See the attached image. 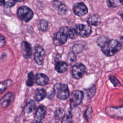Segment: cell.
Segmentation results:
<instances>
[{
  "instance_id": "6da1fadb",
  "label": "cell",
  "mask_w": 123,
  "mask_h": 123,
  "mask_svg": "<svg viewBox=\"0 0 123 123\" xmlns=\"http://www.w3.org/2000/svg\"><path fill=\"white\" fill-rule=\"evenodd\" d=\"M122 44L117 40L108 39L100 47L102 52L107 56H111L121 49Z\"/></svg>"
},
{
  "instance_id": "7a4b0ae2",
  "label": "cell",
  "mask_w": 123,
  "mask_h": 123,
  "mask_svg": "<svg viewBox=\"0 0 123 123\" xmlns=\"http://www.w3.org/2000/svg\"><path fill=\"white\" fill-rule=\"evenodd\" d=\"M53 90L54 93L56 94L57 98L60 99L64 100L69 97V89L68 86L65 84H56L54 86Z\"/></svg>"
},
{
  "instance_id": "3957f363",
  "label": "cell",
  "mask_w": 123,
  "mask_h": 123,
  "mask_svg": "<svg viewBox=\"0 0 123 123\" xmlns=\"http://www.w3.org/2000/svg\"><path fill=\"white\" fill-rule=\"evenodd\" d=\"M17 14L20 20L25 22L30 21L34 15L32 10L26 6L20 7L17 10Z\"/></svg>"
},
{
  "instance_id": "277c9868",
  "label": "cell",
  "mask_w": 123,
  "mask_h": 123,
  "mask_svg": "<svg viewBox=\"0 0 123 123\" xmlns=\"http://www.w3.org/2000/svg\"><path fill=\"white\" fill-rule=\"evenodd\" d=\"M84 98V93L79 90L74 91L70 96V107L74 108L79 105L82 102Z\"/></svg>"
},
{
  "instance_id": "5b68a950",
  "label": "cell",
  "mask_w": 123,
  "mask_h": 123,
  "mask_svg": "<svg viewBox=\"0 0 123 123\" xmlns=\"http://www.w3.org/2000/svg\"><path fill=\"white\" fill-rule=\"evenodd\" d=\"M86 72V66L81 63L75 64L72 68L71 74L73 78L79 79L82 78Z\"/></svg>"
},
{
  "instance_id": "8992f818",
  "label": "cell",
  "mask_w": 123,
  "mask_h": 123,
  "mask_svg": "<svg viewBox=\"0 0 123 123\" xmlns=\"http://www.w3.org/2000/svg\"><path fill=\"white\" fill-rule=\"evenodd\" d=\"M34 49V61L37 65H41L43 64L45 59V50L43 48L39 45H36L35 46Z\"/></svg>"
},
{
  "instance_id": "52a82bcc",
  "label": "cell",
  "mask_w": 123,
  "mask_h": 123,
  "mask_svg": "<svg viewBox=\"0 0 123 123\" xmlns=\"http://www.w3.org/2000/svg\"><path fill=\"white\" fill-rule=\"evenodd\" d=\"M74 29L77 35L83 37H88L92 33L91 27L88 25L78 24L76 25Z\"/></svg>"
},
{
  "instance_id": "ba28073f",
  "label": "cell",
  "mask_w": 123,
  "mask_h": 123,
  "mask_svg": "<svg viewBox=\"0 0 123 123\" xmlns=\"http://www.w3.org/2000/svg\"><path fill=\"white\" fill-rule=\"evenodd\" d=\"M74 13L79 17L86 15L88 12V9L86 5L83 2H77L75 3L73 8Z\"/></svg>"
},
{
  "instance_id": "9c48e42d",
  "label": "cell",
  "mask_w": 123,
  "mask_h": 123,
  "mask_svg": "<svg viewBox=\"0 0 123 123\" xmlns=\"http://www.w3.org/2000/svg\"><path fill=\"white\" fill-rule=\"evenodd\" d=\"M106 112L108 115L114 118L123 117V107H108L106 109Z\"/></svg>"
},
{
  "instance_id": "30bf717a",
  "label": "cell",
  "mask_w": 123,
  "mask_h": 123,
  "mask_svg": "<svg viewBox=\"0 0 123 123\" xmlns=\"http://www.w3.org/2000/svg\"><path fill=\"white\" fill-rule=\"evenodd\" d=\"M67 37L63 33L58 32L53 34L52 39L53 43L57 46L64 44L67 40Z\"/></svg>"
},
{
  "instance_id": "8fae6325",
  "label": "cell",
  "mask_w": 123,
  "mask_h": 123,
  "mask_svg": "<svg viewBox=\"0 0 123 123\" xmlns=\"http://www.w3.org/2000/svg\"><path fill=\"white\" fill-rule=\"evenodd\" d=\"M22 53L25 59H30L32 55L31 45L26 41H23L21 45Z\"/></svg>"
},
{
  "instance_id": "7c38bea8",
  "label": "cell",
  "mask_w": 123,
  "mask_h": 123,
  "mask_svg": "<svg viewBox=\"0 0 123 123\" xmlns=\"http://www.w3.org/2000/svg\"><path fill=\"white\" fill-rule=\"evenodd\" d=\"M63 34H64L67 38H69L70 39H74L77 37V34L74 28L68 26H64L62 27L59 31Z\"/></svg>"
},
{
  "instance_id": "4fadbf2b",
  "label": "cell",
  "mask_w": 123,
  "mask_h": 123,
  "mask_svg": "<svg viewBox=\"0 0 123 123\" xmlns=\"http://www.w3.org/2000/svg\"><path fill=\"white\" fill-rule=\"evenodd\" d=\"M53 7L60 15H65L67 12L66 6L59 0H54L53 1Z\"/></svg>"
},
{
  "instance_id": "5bb4252c",
  "label": "cell",
  "mask_w": 123,
  "mask_h": 123,
  "mask_svg": "<svg viewBox=\"0 0 123 123\" xmlns=\"http://www.w3.org/2000/svg\"><path fill=\"white\" fill-rule=\"evenodd\" d=\"M13 98V95L12 92L6 93L0 99V106L2 108L8 107L11 103Z\"/></svg>"
},
{
  "instance_id": "9a60e30c",
  "label": "cell",
  "mask_w": 123,
  "mask_h": 123,
  "mask_svg": "<svg viewBox=\"0 0 123 123\" xmlns=\"http://www.w3.org/2000/svg\"><path fill=\"white\" fill-rule=\"evenodd\" d=\"M35 83L39 86H45L49 82V77L42 73H37L35 77Z\"/></svg>"
},
{
  "instance_id": "2e32d148",
  "label": "cell",
  "mask_w": 123,
  "mask_h": 123,
  "mask_svg": "<svg viewBox=\"0 0 123 123\" xmlns=\"http://www.w3.org/2000/svg\"><path fill=\"white\" fill-rule=\"evenodd\" d=\"M46 114V108L43 105H40L37 108L35 114V120L41 121Z\"/></svg>"
},
{
  "instance_id": "e0dca14e",
  "label": "cell",
  "mask_w": 123,
  "mask_h": 123,
  "mask_svg": "<svg viewBox=\"0 0 123 123\" xmlns=\"http://www.w3.org/2000/svg\"><path fill=\"white\" fill-rule=\"evenodd\" d=\"M68 68V64L65 62L58 61L55 64V70L59 73L65 72Z\"/></svg>"
},
{
  "instance_id": "ac0fdd59",
  "label": "cell",
  "mask_w": 123,
  "mask_h": 123,
  "mask_svg": "<svg viewBox=\"0 0 123 123\" xmlns=\"http://www.w3.org/2000/svg\"><path fill=\"white\" fill-rule=\"evenodd\" d=\"M46 91L43 88H37L34 94V98L37 101H41L46 97Z\"/></svg>"
},
{
  "instance_id": "d6986e66",
  "label": "cell",
  "mask_w": 123,
  "mask_h": 123,
  "mask_svg": "<svg viewBox=\"0 0 123 123\" xmlns=\"http://www.w3.org/2000/svg\"><path fill=\"white\" fill-rule=\"evenodd\" d=\"M87 23L90 25L98 26L101 23V18L98 14L93 15L87 19Z\"/></svg>"
},
{
  "instance_id": "ffe728a7",
  "label": "cell",
  "mask_w": 123,
  "mask_h": 123,
  "mask_svg": "<svg viewBox=\"0 0 123 123\" xmlns=\"http://www.w3.org/2000/svg\"><path fill=\"white\" fill-rule=\"evenodd\" d=\"M36 108V104L34 100L30 99L27 102L25 107L24 111L26 113H30L35 110Z\"/></svg>"
},
{
  "instance_id": "44dd1931",
  "label": "cell",
  "mask_w": 123,
  "mask_h": 123,
  "mask_svg": "<svg viewBox=\"0 0 123 123\" xmlns=\"http://www.w3.org/2000/svg\"><path fill=\"white\" fill-rule=\"evenodd\" d=\"M12 83V80L10 79L2 82H0V95L10 87Z\"/></svg>"
},
{
  "instance_id": "7402d4cb",
  "label": "cell",
  "mask_w": 123,
  "mask_h": 123,
  "mask_svg": "<svg viewBox=\"0 0 123 123\" xmlns=\"http://www.w3.org/2000/svg\"><path fill=\"white\" fill-rule=\"evenodd\" d=\"M72 118L73 115L71 111H68L62 117V123H72Z\"/></svg>"
},
{
  "instance_id": "603a6c76",
  "label": "cell",
  "mask_w": 123,
  "mask_h": 123,
  "mask_svg": "<svg viewBox=\"0 0 123 123\" xmlns=\"http://www.w3.org/2000/svg\"><path fill=\"white\" fill-rule=\"evenodd\" d=\"M49 24L48 21L44 19H41L39 21V23L38 25V29L41 31H46L48 28Z\"/></svg>"
},
{
  "instance_id": "cb8c5ba5",
  "label": "cell",
  "mask_w": 123,
  "mask_h": 123,
  "mask_svg": "<svg viewBox=\"0 0 123 123\" xmlns=\"http://www.w3.org/2000/svg\"><path fill=\"white\" fill-rule=\"evenodd\" d=\"M15 4V2L14 0H0V5L5 7H12Z\"/></svg>"
},
{
  "instance_id": "d4e9b609",
  "label": "cell",
  "mask_w": 123,
  "mask_h": 123,
  "mask_svg": "<svg viewBox=\"0 0 123 123\" xmlns=\"http://www.w3.org/2000/svg\"><path fill=\"white\" fill-rule=\"evenodd\" d=\"M107 4L109 8H115L122 4L120 0H107Z\"/></svg>"
},
{
  "instance_id": "484cf974",
  "label": "cell",
  "mask_w": 123,
  "mask_h": 123,
  "mask_svg": "<svg viewBox=\"0 0 123 123\" xmlns=\"http://www.w3.org/2000/svg\"><path fill=\"white\" fill-rule=\"evenodd\" d=\"M35 81V75L33 72H30L28 74L27 79L26 81V85L28 86H32Z\"/></svg>"
},
{
  "instance_id": "4316f807",
  "label": "cell",
  "mask_w": 123,
  "mask_h": 123,
  "mask_svg": "<svg viewBox=\"0 0 123 123\" xmlns=\"http://www.w3.org/2000/svg\"><path fill=\"white\" fill-rule=\"evenodd\" d=\"M84 47L81 44H76L73 46V51L74 53H80L84 50Z\"/></svg>"
},
{
  "instance_id": "83f0119b",
  "label": "cell",
  "mask_w": 123,
  "mask_h": 123,
  "mask_svg": "<svg viewBox=\"0 0 123 123\" xmlns=\"http://www.w3.org/2000/svg\"><path fill=\"white\" fill-rule=\"evenodd\" d=\"M76 60V57L75 55V54L73 52H70L68 54L67 61V64H73L74 63Z\"/></svg>"
},
{
  "instance_id": "f1b7e54d",
  "label": "cell",
  "mask_w": 123,
  "mask_h": 123,
  "mask_svg": "<svg viewBox=\"0 0 123 123\" xmlns=\"http://www.w3.org/2000/svg\"><path fill=\"white\" fill-rule=\"evenodd\" d=\"M109 39V38L105 36H101L98 37L97 40H96V43L98 46L99 47H101L106 42V41Z\"/></svg>"
},
{
  "instance_id": "f546056e",
  "label": "cell",
  "mask_w": 123,
  "mask_h": 123,
  "mask_svg": "<svg viewBox=\"0 0 123 123\" xmlns=\"http://www.w3.org/2000/svg\"><path fill=\"white\" fill-rule=\"evenodd\" d=\"M110 80H111V82L112 83L113 86H121L122 85L120 81L117 79V78L113 75H111L109 77Z\"/></svg>"
},
{
  "instance_id": "4dcf8cb0",
  "label": "cell",
  "mask_w": 123,
  "mask_h": 123,
  "mask_svg": "<svg viewBox=\"0 0 123 123\" xmlns=\"http://www.w3.org/2000/svg\"><path fill=\"white\" fill-rule=\"evenodd\" d=\"M95 91H96V87H95L94 86H93L91 87L90 88H88L87 90L86 94L87 96L90 98L93 97L95 93Z\"/></svg>"
},
{
  "instance_id": "1f68e13d",
  "label": "cell",
  "mask_w": 123,
  "mask_h": 123,
  "mask_svg": "<svg viewBox=\"0 0 123 123\" xmlns=\"http://www.w3.org/2000/svg\"><path fill=\"white\" fill-rule=\"evenodd\" d=\"M92 113V109L91 107H88L85 112V117L86 120H88L91 117Z\"/></svg>"
},
{
  "instance_id": "d6a6232c",
  "label": "cell",
  "mask_w": 123,
  "mask_h": 123,
  "mask_svg": "<svg viewBox=\"0 0 123 123\" xmlns=\"http://www.w3.org/2000/svg\"><path fill=\"white\" fill-rule=\"evenodd\" d=\"M62 110L61 108H58L56 110L55 112V118L56 119H59L61 118L62 115Z\"/></svg>"
},
{
  "instance_id": "836d02e7",
  "label": "cell",
  "mask_w": 123,
  "mask_h": 123,
  "mask_svg": "<svg viewBox=\"0 0 123 123\" xmlns=\"http://www.w3.org/2000/svg\"><path fill=\"white\" fill-rule=\"evenodd\" d=\"M5 44V39L3 36L0 34V48L3 47Z\"/></svg>"
},
{
  "instance_id": "e575fe53",
  "label": "cell",
  "mask_w": 123,
  "mask_h": 123,
  "mask_svg": "<svg viewBox=\"0 0 123 123\" xmlns=\"http://www.w3.org/2000/svg\"><path fill=\"white\" fill-rule=\"evenodd\" d=\"M32 123H42V122L41 121H37V120H35Z\"/></svg>"
},
{
  "instance_id": "d590c367",
  "label": "cell",
  "mask_w": 123,
  "mask_h": 123,
  "mask_svg": "<svg viewBox=\"0 0 123 123\" xmlns=\"http://www.w3.org/2000/svg\"><path fill=\"white\" fill-rule=\"evenodd\" d=\"M15 1V2H22L24 0H14Z\"/></svg>"
},
{
  "instance_id": "8d00e7d4",
  "label": "cell",
  "mask_w": 123,
  "mask_h": 123,
  "mask_svg": "<svg viewBox=\"0 0 123 123\" xmlns=\"http://www.w3.org/2000/svg\"><path fill=\"white\" fill-rule=\"evenodd\" d=\"M120 1H121V3L123 4V0H120Z\"/></svg>"
}]
</instances>
